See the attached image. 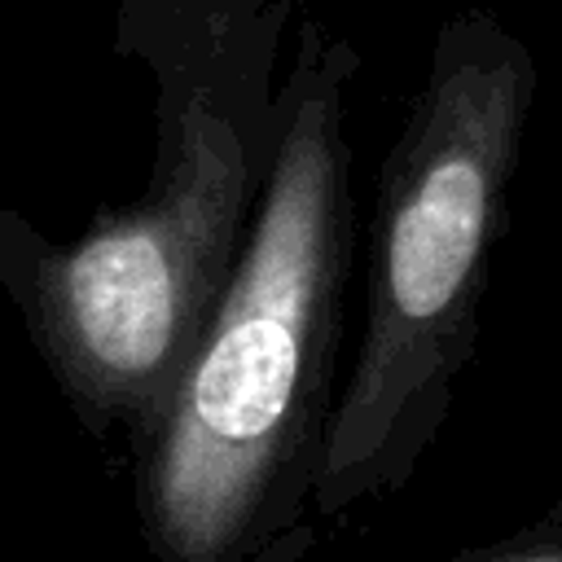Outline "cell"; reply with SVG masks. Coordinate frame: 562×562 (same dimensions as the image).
Listing matches in <instances>:
<instances>
[{
	"label": "cell",
	"mask_w": 562,
	"mask_h": 562,
	"mask_svg": "<svg viewBox=\"0 0 562 562\" xmlns=\"http://www.w3.org/2000/svg\"><path fill=\"white\" fill-rule=\"evenodd\" d=\"M536 88V53L501 13L470 4L435 26L422 83L378 167L364 325L312 487L321 527L395 496L452 413Z\"/></svg>",
	"instance_id": "obj_3"
},
{
	"label": "cell",
	"mask_w": 562,
	"mask_h": 562,
	"mask_svg": "<svg viewBox=\"0 0 562 562\" xmlns=\"http://www.w3.org/2000/svg\"><path fill=\"white\" fill-rule=\"evenodd\" d=\"M360 48L299 9L281 66V145L237 268L132 448L154 562H303L334 422L347 285L360 246L347 97Z\"/></svg>",
	"instance_id": "obj_2"
},
{
	"label": "cell",
	"mask_w": 562,
	"mask_h": 562,
	"mask_svg": "<svg viewBox=\"0 0 562 562\" xmlns=\"http://www.w3.org/2000/svg\"><path fill=\"white\" fill-rule=\"evenodd\" d=\"M430 562H562V501H553L540 518L522 522L518 531L483 544H465L452 553H439Z\"/></svg>",
	"instance_id": "obj_4"
},
{
	"label": "cell",
	"mask_w": 562,
	"mask_h": 562,
	"mask_svg": "<svg viewBox=\"0 0 562 562\" xmlns=\"http://www.w3.org/2000/svg\"><path fill=\"white\" fill-rule=\"evenodd\" d=\"M303 0H119L114 53L149 75L140 198L70 241L0 206V290L88 439L136 448L167 408L250 237L281 145Z\"/></svg>",
	"instance_id": "obj_1"
}]
</instances>
